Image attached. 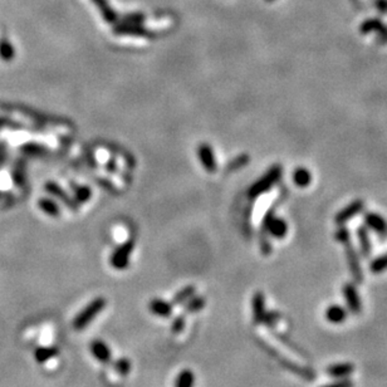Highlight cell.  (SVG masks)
Returning <instances> with one entry per match:
<instances>
[{
    "mask_svg": "<svg viewBox=\"0 0 387 387\" xmlns=\"http://www.w3.org/2000/svg\"><path fill=\"white\" fill-rule=\"evenodd\" d=\"M106 304H107V300L102 298V297H98V298L89 302L88 304L74 317L72 323L73 328H74L75 331H82V329H85L86 327L105 309Z\"/></svg>",
    "mask_w": 387,
    "mask_h": 387,
    "instance_id": "obj_1",
    "label": "cell"
},
{
    "mask_svg": "<svg viewBox=\"0 0 387 387\" xmlns=\"http://www.w3.org/2000/svg\"><path fill=\"white\" fill-rule=\"evenodd\" d=\"M262 343H263V345H262V347H263L267 352H269L270 356L274 357V358L277 359L278 362H279V364L284 367V369L291 371V372H293V373H296L297 376H299V377L304 378V380H307V381L315 380L316 376H317L315 370H312L311 367L300 366V365L296 364V362L291 361V359H288V358H286L284 356H281V354L278 353V352L275 351L274 348H272L270 346H268L265 342H262Z\"/></svg>",
    "mask_w": 387,
    "mask_h": 387,
    "instance_id": "obj_2",
    "label": "cell"
},
{
    "mask_svg": "<svg viewBox=\"0 0 387 387\" xmlns=\"http://www.w3.org/2000/svg\"><path fill=\"white\" fill-rule=\"evenodd\" d=\"M280 175H281V170L279 166L272 167V169L268 171V174L265 175L263 178H261V180H259L258 183H256L255 185L250 189V196L255 197V196H258V195L265 193L268 189L272 188V186L274 185L278 180H279Z\"/></svg>",
    "mask_w": 387,
    "mask_h": 387,
    "instance_id": "obj_3",
    "label": "cell"
},
{
    "mask_svg": "<svg viewBox=\"0 0 387 387\" xmlns=\"http://www.w3.org/2000/svg\"><path fill=\"white\" fill-rule=\"evenodd\" d=\"M345 246H346V256H347L348 267H350L352 277H353V279L356 280V283H362V281H364V273H362V268H361V264H359L356 250H354L353 245H352L350 242L346 243Z\"/></svg>",
    "mask_w": 387,
    "mask_h": 387,
    "instance_id": "obj_4",
    "label": "cell"
},
{
    "mask_svg": "<svg viewBox=\"0 0 387 387\" xmlns=\"http://www.w3.org/2000/svg\"><path fill=\"white\" fill-rule=\"evenodd\" d=\"M132 250H134V243H127V244L118 248L113 253V255L111 256V265L113 268H116V269H124V268H127Z\"/></svg>",
    "mask_w": 387,
    "mask_h": 387,
    "instance_id": "obj_5",
    "label": "cell"
},
{
    "mask_svg": "<svg viewBox=\"0 0 387 387\" xmlns=\"http://www.w3.org/2000/svg\"><path fill=\"white\" fill-rule=\"evenodd\" d=\"M342 292L351 312L354 313V315H359L362 311V304H361V298H359L358 292H357L356 287H354L353 284L347 283L343 286Z\"/></svg>",
    "mask_w": 387,
    "mask_h": 387,
    "instance_id": "obj_6",
    "label": "cell"
},
{
    "mask_svg": "<svg viewBox=\"0 0 387 387\" xmlns=\"http://www.w3.org/2000/svg\"><path fill=\"white\" fill-rule=\"evenodd\" d=\"M265 229H267L274 238L281 239V238H284L287 235L288 226H287L286 221L281 220V219H275L274 216H273V214H269V215L265 218Z\"/></svg>",
    "mask_w": 387,
    "mask_h": 387,
    "instance_id": "obj_7",
    "label": "cell"
},
{
    "mask_svg": "<svg viewBox=\"0 0 387 387\" xmlns=\"http://www.w3.org/2000/svg\"><path fill=\"white\" fill-rule=\"evenodd\" d=\"M251 308H253L254 324H263V319L267 308H265V296L262 292H256L251 299Z\"/></svg>",
    "mask_w": 387,
    "mask_h": 387,
    "instance_id": "obj_8",
    "label": "cell"
},
{
    "mask_svg": "<svg viewBox=\"0 0 387 387\" xmlns=\"http://www.w3.org/2000/svg\"><path fill=\"white\" fill-rule=\"evenodd\" d=\"M365 209V204L361 200H356V201H352L350 205L342 209L340 213L336 215V223L337 224H345L347 223L350 219L356 216L357 214L361 213Z\"/></svg>",
    "mask_w": 387,
    "mask_h": 387,
    "instance_id": "obj_9",
    "label": "cell"
},
{
    "mask_svg": "<svg viewBox=\"0 0 387 387\" xmlns=\"http://www.w3.org/2000/svg\"><path fill=\"white\" fill-rule=\"evenodd\" d=\"M148 309L152 315L161 317V318H167L172 315V311H174V304L172 303L166 302L164 299L155 298L150 300L148 303Z\"/></svg>",
    "mask_w": 387,
    "mask_h": 387,
    "instance_id": "obj_10",
    "label": "cell"
},
{
    "mask_svg": "<svg viewBox=\"0 0 387 387\" xmlns=\"http://www.w3.org/2000/svg\"><path fill=\"white\" fill-rule=\"evenodd\" d=\"M89 348H91V353L93 354L94 358L98 359L99 362H102V364H108V362H111V356H112V353H111L110 347L106 345L104 341L94 340L93 342H91Z\"/></svg>",
    "mask_w": 387,
    "mask_h": 387,
    "instance_id": "obj_11",
    "label": "cell"
},
{
    "mask_svg": "<svg viewBox=\"0 0 387 387\" xmlns=\"http://www.w3.org/2000/svg\"><path fill=\"white\" fill-rule=\"evenodd\" d=\"M365 221L371 229L375 230L381 238L387 237V223L382 216L376 213H369L365 215Z\"/></svg>",
    "mask_w": 387,
    "mask_h": 387,
    "instance_id": "obj_12",
    "label": "cell"
},
{
    "mask_svg": "<svg viewBox=\"0 0 387 387\" xmlns=\"http://www.w3.org/2000/svg\"><path fill=\"white\" fill-rule=\"evenodd\" d=\"M354 371V366L352 364H337L332 365L327 369V373L328 376L334 378H346L347 376H350L352 372Z\"/></svg>",
    "mask_w": 387,
    "mask_h": 387,
    "instance_id": "obj_13",
    "label": "cell"
},
{
    "mask_svg": "<svg viewBox=\"0 0 387 387\" xmlns=\"http://www.w3.org/2000/svg\"><path fill=\"white\" fill-rule=\"evenodd\" d=\"M326 318L328 319L331 323L340 324L347 318V311L341 305H331L326 312Z\"/></svg>",
    "mask_w": 387,
    "mask_h": 387,
    "instance_id": "obj_14",
    "label": "cell"
},
{
    "mask_svg": "<svg viewBox=\"0 0 387 387\" xmlns=\"http://www.w3.org/2000/svg\"><path fill=\"white\" fill-rule=\"evenodd\" d=\"M275 337H277L278 341H280L281 343H283L286 347H288L289 350L293 351L294 353H297L298 356L303 357V358H309V356L307 354V352H305L303 348H300L298 345H297L296 342H294L293 340H292L291 337H288V336L283 334V333H275Z\"/></svg>",
    "mask_w": 387,
    "mask_h": 387,
    "instance_id": "obj_15",
    "label": "cell"
},
{
    "mask_svg": "<svg viewBox=\"0 0 387 387\" xmlns=\"http://www.w3.org/2000/svg\"><path fill=\"white\" fill-rule=\"evenodd\" d=\"M58 352L59 351L57 347H39L35 350V361L38 364H44V362L49 361L53 357H56L58 354Z\"/></svg>",
    "mask_w": 387,
    "mask_h": 387,
    "instance_id": "obj_16",
    "label": "cell"
},
{
    "mask_svg": "<svg viewBox=\"0 0 387 387\" xmlns=\"http://www.w3.org/2000/svg\"><path fill=\"white\" fill-rule=\"evenodd\" d=\"M196 293V288L194 286H188L185 288H183L181 291H178V293H176L174 297V303L175 305H183L188 302L189 299H191Z\"/></svg>",
    "mask_w": 387,
    "mask_h": 387,
    "instance_id": "obj_17",
    "label": "cell"
},
{
    "mask_svg": "<svg viewBox=\"0 0 387 387\" xmlns=\"http://www.w3.org/2000/svg\"><path fill=\"white\" fill-rule=\"evenodd\" d=\"M293 180H294V183H296V185L299 186V188H307V186L311 184L312 176H311L309 171H308L307 169L299 167V169H297L296 171H294Z\"/></svg>",
    "mask_w": 387,
    "mask_h": 387,
    "instance_id": "obj_18",
    "label": "cell"
},
{
    "mask_svg": "<svg viewBox=\"0 0 387 387\" xmlns=\"http://www.w3.org/2000/svg\"><path fill=\"white\" fill-rule=\"evenodd\" d=\"M195 385V375L193 371L184 370L176 378L175 387H194Z\"/></svg>",
    "mask_w": 387,
    "mask_h": 387,
    "instance_id": "obj_19",
    "label": "cell"
},
{
    "mask_svg": "<svg viewBox=\"0 0 387 387\" xmlns=\"http://www.w3.org/2000/svg\"><path fill=\"white\" fill-rule=\"evenodd\" d=\"M358 233V242H359V248H361V253L364 256H369L371 254V243L369 238V233L365 228H358L357 230Z\"/></svg>",
    "mask_w": 387,
    "mask_h": 387,
    "instance_id": "obj_20",
    "label": "cell"
},
{
    "mask_svg": "<svg viewBox=\"0 0 387 387\" xmlns=\"http://www.w3.org/2000/svg\"><path fill=\"white\" fill-rule=\"evenodd\" d=\"M207 304V299L204 297H193L185 303V313H196L201 311Z\"/></svg>",
    "mask_w": 387,
    "mask_h": 387,
    "instance_id": "obj_21",
    "label": "cell"
},
{
    "mask_svg": "<svg viewBox=\"0 0 387 387\" xmlns=\"http://www.w3.org/2000/svg\"><path fill=\"white\" fill-rule=\"evenodd\" d=\"M113 369L120 376H127L130 373V371L132 369L131 361L128 358H118L113 362Z\"/></svg>",
    "mask_w": 387,
    "mask_h": 387,
    "instance_id": "obj_22",
    "label": "cell"
},
{
    "mask_svg": "<svg viewBox=\"0 0 387 387\" xmlns=\"http://www.w3.org/2000/svg\"><path fill=\"white\" fill-rule=\"evenodd\" d=\"M370 269H371V272L376 273V274H378V273L386 270L387 269V255H382V256H380V258L375 259V261L371 263Z\"/></svg>",
    "mask_w": 387,
    "mask_h": 387,
    "instance_id": "obj_23",
    "label": "cell"
},
{
    "mask_svg": "<svg viewBox=\"0 0 387 387\" xmlns=\"http://www.w3.org/2000/svg\"><path fill=\"white\" fill-rule=\"evenodd\" d=\"M281 318V315L278 311H272V312H267L264 316L263 319V324H265L269 328H273L275 327V324L279 322V319Z\"/></svg>",
    "mask_w": 387,
    "mask_h": 387,
    "instance_id": "obj_24",
    "label": "cell"
},
{
    "mask_svg": "<svg viewBox=\"0 0 387 387\" xmlns=\"http://www.w3.org/2000/svg\"><path fill=\"white\" fill-rule=\"evenodd\" d=\"M185 324H186L185 316L180 315L176 317L174 321H172V324H171L172 333L177 334V333H180V332H183L184 328H185Z\"/></svg>",
    "mask_w": 387,
    "mask_h": 387,
    "instance_id": "obj_25",
    "label": "cell"
},
{
    "mask_svg": "<svg viewBox=\"0 0 387 387\" xmlns=\"http://www.w3.org/2000/svg\"><path fill=\"white\" fill-rule=\"evenodd\" d=\"M336 239L342 244H346V243L350 242V233L346 228L338 229L337 233H336Z\"/></svg>",
    "mask_w": 387,
    "mask_h": 387,
    "instance_id": "obj_26",
    "label": "cell"
},
{
    "mask_svg": "<svg viewBox=\"0 0 387 387\" xmlns=\"http://www.w3.org/2000/svg\"><path fill=\"white\" fill-rule=\"evenodd\" d=\"M353 382L351 380H347V378H342L341 381H337V382L331 383V385H327L323 387H353Z\"/></svg>",
    "mask_w": 387,
    "mask_h": 387,
    "instance_id": "obj_27",
    "label": "cell"
}]
</instances>
